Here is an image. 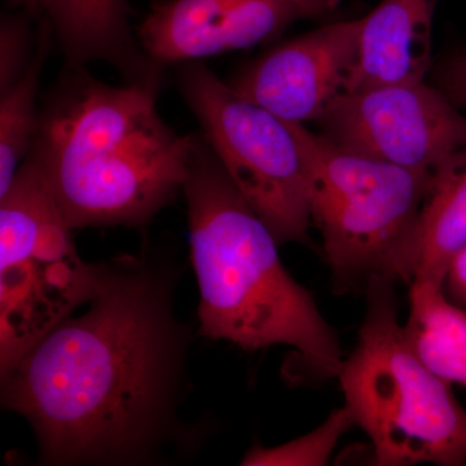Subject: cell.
Here are the masks:
<instances>
[{
    "label": "cell",
    "mask_w": 466,
    "mask_h": 466,
    "mask_svg": "<svg viewBox=\"0 0 466 466\" xmlns=\"http://www.w3.org/2000/svg\"><path fill=\"white\" fill-rule=\"evenodd\" d=\"M173 285L146 259L103 263L84 311L2 375L3 406L32 426L45 464H143L171 437L187 348Z\"/></svg>",
    "instance_id": "cell-1"
},
{
    "label": "cell",
    "mask_w": 466,
    "mask_h": 466,
    "mask_svg": "<svg viewBox=\"0 0 466 466\" xmlns=\"http://www.w3.org/2000/svg\"><path fill=\"white\" fill-rule=\"evenodd\" d=\"M182 191L202 336L244 350L289 346L318 376H339L343 359L336 333L285 268L274 233L207 140H196Z\"/></svg>",
    "instance_id": "cell-2"
},
{
    "label": "cell",
    "mask_w": 466,
    "mask_h": 466,
    "mask_svg": "<svg viewBox=\"0 0 466 466\" xmlns=\"http://www.w3.org/2000/svg\"><path fill=\"white\" fill-rule=\"evenodd\" d=\"M195 144L162 121L149 86L85 78L42 119L30 156L73 229L140 227L183 189Z\"/></svg>",
    "instance_id": "cell-3"
},
{
    "label": "cell",
    "mask_w": 466,
    "mask_h": 466,
    "mask_svg": "<svg viewBox=\"0 0 466 466\" xmlns=\"http://www.w3.org/2000/svg\"><path fill=\"white\" fill-rule=\"evenodd\" d=\"M394 283L373 278L366 285L357 348L337 376L346 407L372 441L377 465H465L466 410L408 342Z\"/></svg>",
    "instance_id": "cell-4"
},
{
    "label": "cell",
    "mask_w": 466,
    "mask_h": 466,
    "mask_svg": "<svg viewBox=\"0 0 466 466\" xmlns=\"http://www.w3.org/2000/svg\"><path fill=\"white\" fill-rule=\"evenodd\" d=\"M288 124L305 162L311 220L337 283L366 287L385 278L410 287L434 175L354 155L303 124Z\"/></svg>",
    "instance_id": "cell-5"
},
{
    "label": "cell",
    "mask_w": 466,
    "mask_h": 466,
    "mask_svg": "<svg viewBox=\"0 0 466 466\" xmlns=\"http://www.w3.org/2000/svg\"><path fill=\"white\" fill-rule=\"evenodd\" d=\"M50 184L30 156L0 196V372L94 296L103 263L79 257Z\"/></svg>",
    "instance_id": "cell-6"
},
{
    "label": "cell",
    "mask_w": 466,
    "mask_h": 466,
    "mask_svg": "<svg viewBox=\"0 0 466 466\" xmlns=\"http://www.w3.org/2000/svg\"><path fill=\"white\" fill-rule=\"evenodd\" d=\"M182 90L214 155L279 244H309L308 177L290 125L200 64L184 67Z\"/></svg>",
    "instance_id": "cell-7"
},
{
    "label": "cell",
    "mask_w": 466,
    "mask_h": 466,
    "mask_svg": "<svg viewBox=\"0 0 466 466\" xmlns=\"http://www.w3.org/2000/svg\"><path fill=\"white\" fill-rule=\"evenodd\" d=\"M318 122L334 146L417 173L434 175L466 147V116L424 82L351 92Z\"/></svg>",
    "instance_id": "cell-8"
},
{
    "label": "cell",
    "mask_w": 466,
    "mask_h": 466,
    "mask_svg": "<svg viewBox=\"0 0 466 466\" xmlns=\"http://www.w3.org/2000/svg\"><path fill=\"white\" fill-rule=\"evenodd\" d=\"M361 18L329 24L279 46L235 81L233 90L285 122H318L354 91Z\"/></svg>",
    "instance_id": "cell-9"
},
{
    "label": "cell",
    "mask_w": 466,
    "mask_h": 466,
    "mask_svg": "<svg viewBox=\"0 0 466 466\" xmlns=\"http://www.w3.org/2000/svg\"><path fill=\"white\" fill-rule=\"evenodd\" d=\"M437 5L438 0H381L361 18L354 91L424 82Z\"/></svg>",
    "instance_id": "cell-10"
},
{
    "label": "cell",
    "mask_w": 466,
    "mask_h": 466,
    "mask_svg": "<svg viewBox=\"0 0 466 466\" xmlns=\"http://www.w3.org/2000/svg\"><path fill=\"white\" fill-rule=\"evenodd\" d=\"M240 0H162L139 29L140 41L159 61H184L250 47L238 14Z\"/></svg>",
    "instance_id": "cell-11"
},
{
    "label": "cell",
    "mask_w": 466,
    "mask_h": 466,
    "mask_svg": "<svg viewBox=\"0 0 466 466\" xmlns=\"http://www.w3.org/2000/svg\"><path fill=\"white\" fill-rule=\"evenodd\" d=\"M12 5L43 15L73 63L103 58L127 66L133 60L128 0H12Z\"/></svg>",
    "instance_id": "cell-12"
},
{
    "label": "cell",
    "mask_w": 466,
    "mask_h": 466,
    "mask_svg": "<svg viewBox=\"0 0 466 466\" xmlns=\"http://www.w3.org/2000/svg\"><path fill=\"white\" fill-rule=\"evenodd\" d=\"M465 244L466 147L438 168L429 187L413 283L444 288L451 260Z\"/></svg>",
    "instance_id": "cell-13"
},
{
    "label": "cell",
    "mask_w": 466,
    "mask_h": 466,
    "mask_svg": "<svg viewBox=\"0 0 466 466\" xmlns=\"http://www.w3.org/2000/svg\"><path fill=\"white\" fill-rule=\"evenodd\" d=\"M404 332L431 372L447 382L466 386V312L444 296L443 288L410 285Z\"/></svg>",
    "instance_id": "cell-14"
},
{
    "label": "cell",
    "mask_w": 466,
    "mask_h": 466,
    "mask_svg": "<svg viewBox=\"0 0 466 466\" xmlns=\"http://www.w3.org/2000/svg\"><path fill=\"white\" fill-rule=\"evenodd\" d=\"M50 24L46 21L34 55L20 79L2 94L0 103V196L8 191L24 158L35 139L38 122L35 115L36 90L42 64L47 54Z\"/></svg>",
    "instance_id": "cell-15"
},
{
    "label": "cell",
    "mask_w": 466,
    "mask_h": 466,
    "mask_svg": "<svg viewBox=\"0 0 466 466\" xmlns=\"http://www.w3.org/2000/svg\"><path fill=\"white\" fill-rule=\"evenodd\" d=\"M348 407L334 410L320 428L305 437L275 449L254 447L247 453L242 465H325L332 455L337 441L354 425Z\"/></svg>",
    "instance_id": "cell-16"
},
{
    "label": "cell",
    "mask_w": 466,
    "mask_h": 466,
    "mask_svg": "<svg viewBox=\"0 0 466 466\" xmlns=\"http://www.w3.org/2000/svg\"><path fill=\"white\" fill-rule=\"evenodd\" d=\"M0 35V88L3 92L16 84L29 63L26 58V24L21 18L7 17L2 23Z\"/></svg>",
    "instance_id": "cell-17"
},
{
    "label": "cell",
    "mask_w": 466,
    "mask_h": 466,
    "mask_svg": "<svg viewBox=\"0 0 466 466\" xmlns=\"http://www.w3.org/2000/svg\"><path fill=\"white\" fill-rule=\"evenodd\" d=\"M438 88L453 106L466 108V50L441 64L437 76Z\"/></svg>",
    "instance_id": "cell-18"
},
{
    "label": "cell",
    "mask_w": 466,
    "mask_h": 466,
    "mask_svg": "<svg viewBox=\"0 0 466 466\" xmlns=\"http://www.w3.org/2000/svg\"><path fill=\"white\" fill-rule=\"evenodd\" d=\"M444 285H447L451 302L466 306V244L451 260Z\"/></svg>",
    "instance_id": "cell-19"
}]
</instances>
